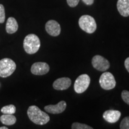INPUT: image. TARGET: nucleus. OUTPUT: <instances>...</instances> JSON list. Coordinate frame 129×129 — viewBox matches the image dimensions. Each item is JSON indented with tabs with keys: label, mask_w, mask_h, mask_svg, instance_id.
Listing matches in <instances>:
<instances>
[{
	"label": "nucleus",
	"mask_w": 129,
	"mask_h": 129,
	"mask_svg": "<svg viewBox=\"0 0 129 129\" xmlns=\"http://www.w3.org/2000/svg\"><path fill=\"white\" fill-rule=\"evenodd\" d=\"M27 114L29 120L35 124L44 125L50 121L49 115L35 105L30 106L28 108Z\"/></svg>",
	"instance_id": "obj_1"
},
{
	"label": "nucleus",
	"mask_w": 129,
	"mask_h": 129,
	"mask_svg": "<svg viewBox=\"0 0 129 129\" xmlns=\"http://www.w3.org/2000/svg\"><path fill=\"white\" fill-rule=\"evenodd\" d=\"M41 42L37 35L30 34L26 36L23 41V48L25 52L29 54H33L39 50Z\"/></svg>",
	"instance_id": "obj_2"
},
{
	"label": "nucleus",
	"mask_w": 129,
	"mask_h": 129,
	"mask_svg": "<svg viewBox=\"0 0 129 129\" xmlns=\"http://www.w3.org/2000/svg\"><path fill=\"white\" fill-rule=\"evenodd\" d=\"M78 24L80 28L88 34H93L96 31L97 25L94 19L91 16L83 15L79 19Z\"/></svg>",
	"instance_id": "obj_3"
},
{
	"label": "nucleus",
	"mask_w": 129,
	"mask_h": 129,
	"mask_svg": "<svg viewBox=\"0 0 129 129\" xmlns=\"http://www.w3.org/2000/svg\"><path fill=\"white\" fill-rule=\"evenodd\" d=\"M16 69V63L9 58L0 60V77L6 78L10 76Z\"/></svg>",
	"instance_id": "obj_4"
},
{
	"label": "nucleus",
	"mask_w": 129,
	"mask_h": 129,
	"mask_svg": "<svg viewBox=\"0 0 129 129\" xmlns=\"http://www.w3.org/2000/svg\"><path fill=\"white\" fill-rule=\"evenodd\" d=\"M99 84L103 89L105 90H112L116 86L115 77L111 72H104L100 77Z\"/></svg>",
	"instance_id": "obj_5"
},
{
	"label": "nucleus",
	"mask_w": 129,
	"mask_h": 129,
	"mask_svg": "<svg viewBox=\"0 0 129 129\" xmlns=\"http://www.w3.org/2000/svg\"><path fill=\"white\" fill-rule=\"evenodd\" d=\"M90 84V78L87 74H82L76 79L74 88L77 93L81 94L87 89Z\"/></svg>",
	"instance_id": "obj_6"
},
{
	"label": "nucleus",
	"mask_w": 129,
	"mask_h": 129,
	"mask_svg": "<svg viewBox=\"0 0 129 129\" xmlns=\"http://www.w3.org/2000/svg\"><path fill=\"white\" fill-rule=\"evenodd\" d=\"M91 64L94 68L102 72L106 71L110 67L109 61L101 55H95L92 58Z\"/></svg>",
	"instance_id": "obj_7"
},
{
	"label": "nucleus",
	"mask_w": 129,
	"mask_h": 129,
	"mask_svg": "<svg viewBox=\"0 0 129 129\" xmlns=\"http://www.w3.org/2000/svg\"><path fill=\"white\" fill-rule=\"evenodd\" d=\"M50 67L46 62H36L32 65L30 71L36 75H46L49 72Z\"/></svg>",
	"instance_id": "obj_8"
},
{
	"label": "nucleus",
	"mask_w": 129,
	"mask_h": 129,
	"mask_svg": "<svg viewBox=\"0 0 129 129\" xmlns=\"http://www.w3.org/2000/svg\"><path fill=\"white\" fill-rule=\"evenodd\" d=\"M46 32L52 37H57L61 32L60 25L57 22L54 20H48L45 26Z\"/></svg>",
	"instance_id": "obj_9"
},
{
	"label": "nucleus",
	"mask_w": 129,
	"mask_h": 129,
	"mask_svg": "<svg viewBox=\"0 0 129 129\" xmlns=\"http://www.w3.org/2000/svg\"><path fill=\"white\" fill-rule=\"evenodd\" d=\"M67 108V103L65 101H62L56 105H49L44 107L47 112L53 114H59L62 113Z\"/></svg>",
	"instance_id": "obj_10"
},
{
	"label": "nucleus",
	"mask_w": 129,
	"mask_h": 129,
	"mask_svg": "<svg viewBox=\"0 0 129 129\" xmlns=\"http://www.w3.org/2000/svg\"><path fill=\"white\" fill-rule=\"evenodd\" d=\"M72 81L68 77H62L57 78L54 81L53 87L56 90H64L70 87L71 85Z\"/></svg>",
	"instance_id": "obj_11"
},
{
	"label": "nucleus",
	"mask_w": 129,
	"mask_h": 129,
	"mask_svg": "<svg viewBox=\"0 0 129 129\" xmlns=\"http://www.w3.org/2000/svg\"><path fill=\"white\" fill-rule=\"evenodd\" d=\"M121 113L118 110H107L103 114V118L106 122L109 123H115L120 120Z\"/></svg>",
	"instance_id": "obj_12"
},
{
	"label": "nucleus",
	"mask_w": 129,
	"mask_h": 129,
	"mask_svg": "<svg viewBox=\"0 0 129 129\" xmlns=\"http://www.w3.org/2000/svg\"><path fill=\"white\" fill-rule=\"evenodd\" d=\"M117 7L119 13L122 16H129V0H118Z\"/></svg>",
	"instance_id": "obj_13"
},
{
	"label": "nucleus",
	"mask_w": 129,
	"mask_h": 129,
	"mask_svg": "<svg viewBox=\"0 0 129 129\" xmlns=\"http://www.w3.org/2000/svg\"><path fill=\"white\" fill-rule=\"evenodd\" d=\"M18 23L16 19L12 17H9L6 23V32L9 34H12L18 30Z\"/></svg>",
	"instance_id": "obj_14"
},
{
	"label": "nucleus",
	"mask_w": 129,
	"mask_h": 129,
	"mask_svg": "<svg viewBox=\"0 0 129 129\" xmlns=\"http://www.w3.org/2000/svg\"><path fill=\"white\" fill-rule=\"evenodd\" d=\"M0 121L3 124L12 125L16 122V118L13 114H4L0 117Z\"/></svg>",
	"instance_id": "obj_15"
},
{
	"label": "nucleus",
	"mask_w": 129,
	"mask_h": 129,
	"mask_svg": "<svg viewBox=\"0 0 129 129\" xmlns=\"http://www.w3.org/2000/svg\"><path fill=\"white\" fill-rule=\"evenodd\" d=\"M1 111L4 114H14L16 112V107L14 105H9L3 107Z\"/></svg>",
	"instance_id": "obj_16"
},
{
	"label": "nucleus",
	"mask_w": 129,
	"mask_h": 129,
	"mask_svg": "<svg viewBox=\"0 0 129 129\" xmlns=\"http://www.w3.org/2000/svg\"><path fill=\"white\" fill-rule=\"evenodd\" d=\"M72 129H93L92 127L85 124L80 123V122H74L71 125Z\"/></svg>",
	"instance_id": "obj_17"
},
{
	"label": "nucleus",
	"mask_w": 129,
	"mask_h": 129,
	"mask_svg": "<svg viewBox=\"0 0 129 129\" xmlns=\"http://www.w3.org/2000/svg\"><path fill=\"white\" fill-rule=\"evenodd\" d=\"M121 129H129V117H126L122 119L120 125Z\"/></svg>",
	"instance_id": "obj_18"
},
{
	"label": "nucleus",
	"mask_w": 129,
	"mask_h": 129,
	"mask_svg": "<svg viewBox=\"0 0 129 129\" xmlns=\"http://www.w3.org/2000/svg\"><path fill=\"white\" fill-rule=\"evenodd\" d=\"M6 19L5 9L3 4H0V23H3Z\"/></svg>",
	"instance_id": "obj_19"
},
{
	"label": "nucleus",
	"mask_w": 129,
	"mask_h": 129,
	"mask_svg": "<svg viewBox=\"0 0 129 129\" xmlns=\"http://www.w3.org/2000/svg\"><path fill=\"white\" fill-rule=\"evenodd\" d=\"M121 98L123 101L129 105V91L127 90H123L121 93Z\"/></svg>",
	"instance_id": "obj_20"
},
{
	"label": "nucleus",
	"mask_w": 129,
	"mask_h": 129,
	"mask_svg": "<svg viewBox=\"0 0 129 129\" xmlns=\"http://www.w3.org/2000/svg\"><path fill=\"white\" fill-rule=\"evenodd\" d=\"M68 4L71 7H75L78 4L80 0H67Z\"/></svg>",
	"instance_id": "obj_21"
},
{
	"label": "nucleus",
	"mask_w": 129,
	"mask_h": 129,
	"mask_svg": "<svg viewBox=\"0 0 129 129\" xmlns=\"http://www.w3.org/2000/svg\"><path fill=\"white\" fill-rule=\"evenodd\" d=\"M124 66L125 69H127V71L129 72V57H127L124 61Z\"/></svg>",
	"instance_id": "obj_22"
},
{
	"label": "nucleus",
	"mask_w": 129,
	"mask_h": 129,
	"mask_svg": "<svg viewBox=\"0 0 129 129\" xmlns=\"http://www.w3.org/2000/svg\"><path fill=\"white\" fill-rule=\"evenodd\" d=\"M83 1V3H84L86 5L88 6H90V5H92L94 3V0H82Z\"/></svg>",
	"instance_id": "obj_23"
},
{
	"label": "nucleus",
	"mask_w": 129,
	"mask_h": 129,
	"mask_svg": "<svg viewBox=\"0 0 129 129\" xmlns=\"http://www.w3.org/2000/svg\"><path fill=\"white\" fill-rule=\"evenodd\" d=\"M0 129H8V127H4V126L0 127Z\"/></svg>",
	"instance_id": "obj_24"
}]
</instances>
